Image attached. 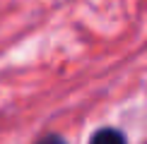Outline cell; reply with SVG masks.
Returning a JSON list of instances; mask_svg holds the SVG:
<instances>
[{
  "label": "cell",
  "instance_id": "2",
  "mask_svg": "<svg viewBox=\"0 0 147 144\" xmlns=\"http://www.w3.org/2000/svg\"><path fill=\"white\" fill-rule=\"evenodd\" d=\"M36 144H65V142L60 139L58 135H46V137H41V139L36 142Z\"/></svg>",
  "mask_w": 147,
  "mask_h": 144
},
{
  "label": "cell",
  "instance_id": "1",
  "mask_svg": "<svg viewBox=\"0 0 147 144\" xmlns=\"http://www.w3.org/2000/svg\"><path fill=\"white\" fill-rule=\"evenodd\" d=\"M89 144H125V137L121 135L118 130L106 127V130L94 132V137H92V142H89Z\"/></svg>",
  "mask_w": 147,
  "mask_h": 144
}]
</instances>
